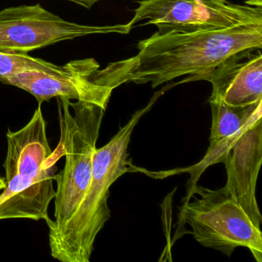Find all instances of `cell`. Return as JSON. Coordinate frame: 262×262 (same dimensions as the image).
Instances as JSON below:
<instances>
[{
  "label": "cell",
  "instance_id": "cell-2",
  "mask_svg": "<svg viewBox=\"0 0 262 262\" xmlns=\"http://www.w3.org/2000/svg\"><path fill=\"white\" fill-rule=\"evenodd\" d=\"M161 93H156L146 106L136 111L106 145L96 148L88 190L59 238L50 245L53 258L62 262L90 261L96 237L111 217L108 205L110 187L133 168L128 148L133 130Z\"/></svg>",
  "mask_w": 262,
  "mask_h": 262
},
{
  "label": "cell",
  "instance_id": "cell-14",
  "mask_svg": "<svg viewBox=\"0 0 262 262\" xmlns=\"http://www.w3.org/2000/svg\"><path fill=\"white\" fill-rule=\"evenodd\" d=\"M245 4L251 7H262V0H247Z\"/></svg>",
  "mask_w": 262,
  "mask_h": 262
},
{
  "label": "cell",
  "instance_id": "cell-13",
  "mask_svg": "<svg viewBox=\"0 0 262 262\" xmlns=\"http://www.w3.org/2000/svg\"><path fill=\"white\" fill-rule=\"evenodd\" d=\"M66 1L74 3V4H78V5L81 6V7H84V8L90 10L96 3L102 1V0H66Z\"/></svg>",
  "mask_w": 262,
  "mask_h": 262
},
{
  "label": "cell",
  "instance_id": "cell-10",
  "mask_svg": "<svg viewBox=\"0 0 262 262\" xmlns=\"http://www.w3.org/2000/svg\"><path fill=\"white\" fill-rule=\"evenodd\" d=\"M7 139V152L4 163L5 180L13 176L39 174L56 168L58 161L64 156L59 142L54 151L50 148L47 122L39 105L24 128L16 132L9 128Z\"/></svg>",
  "mask_w": 262,
  "mask_h": 262
},
{
  "label": "cell",
  "instance_id": "cell-11",
  "mask_svg": "<svg viewBox=\"0 0 262 262\" xmlns=\"http://www.w3.org/2000/svg\"><path fill=\"white\" fill-rule=\"evenodd\" d=\"M211 110L210 146L229 139L248 122L262 116V99L247 105H228L220 100H208Z\"/></svg>",
  "mask_w": 262,
  "mask_h": 262
},
{
  "label": "cell",
  "instance_id": "cell-7",
  "mask_svg": "<svg viewBox=\"0 0 262 262\" xmlns=\"http://www.w3.org/2000/svg\"><path fill=\"white\" fill-rule=\"evenodd\" d=\"M261 118L257 116L229 139L209 146L197 165L200 174L209 165L225 164L228 176L225 188L258 228L262 217L256 199V186L262 163Z\"/></svg>",
  "mask_w": 262,
  "mask_h": 262
},
{
  "label": "cell",
  "instance_id": "cell-8",
  "mask_svg": "<svg viewBox=\"0 0 262 262\" xmlns=\"http://www.w3.org/2000/svg\"><path fill=\"white\" fill-rule=\"evenodd\" d=\"M62 73L25 70L0 76V81L17 87L34 96L39 105L53 98H66L96 104L106 110L113 90L95 85L92 75L100 68L93 58L70 61Z\"/></svg>",
  "mask_w": 262,
  "mask_h": 262
},
{
  "label": "cell",
  "instance_id": "cell-1",
  "mask_svg": "<svg viewBox=\"0 0 262 262\" xmlns=\"http://www.w3.org/2000/svg\"><path fill=\"white\" fill-rule=\"evenodd\" d=\"M139 53L110 62L90 80L115 90L125 83H151L153 89L182 76L208 71L231 56L261 50L262 24L200 30H159L139 42Z\"/></svg>",
  "mask_w": 262,
  "mask_h": 262
},
{
  "label": "cell",
  "instance_id": "cell-5",
  "mask_svg": "<svg viewBox=\"0 0 262 262\" xmlns=\"http://www.w3.org/2000/svg\"><path fill=\"white\" fill-rule=\"evenodd\" d=\"M127 24L89 26L70 22L40 4L0 10V52L29 53L62 41L90 35L128 34Z\"/></svg>",
  "mask_w": 262,
  "mask_h": 262
},
{
  "label": "cell",
  "instance_id": "cell-15",
  "mask_svg": "<svg viewBox=\"0 0 262 262\" xmlns=\"http://www.w3.org/2000/svg\"><path fill=\"white\" fill-rule=\"evenodd\" d=\"M5 179H4V178L2 177H0V191H1V190L4 189V188H5Z\"/></svg>",
  "mask_w": 262,
  "mask_h": 262
},
{
  "label": "cell",
  "instance_id": "cell-12",
  "mask_svg": "<svg viewBox=\"0 0 262 262\" xmlns=\"http://www.w3.org/2000/svg\"><path fill=\"white\" fill-rule=\"evenodd\" d=\"M66 70L28 53H7L0 52V76H8L25 70H38L49 73H59Z\"/></svg>",
  "mask_w": 262,
  "mask_h": 262
},
{
  "label": "cell",
  "instance_id": "cell-9",
  "mask_svg": "<svg viewBox=\"0 0 262 262\" xmlns=\"http://www.w3.org/2000/svg\"><path fill=\"white\" fill-rule=\"evenodd\" d=\"M257 50L237 53L208 71L189 76L179 83L205 80L212 85L208 100L247 105L262 99V55ZM178 83V84H179Z\"/></svg>",
  "mask_w": 262,
  "mask_h": 262
},
{
  "label": "cell",
  "instance_id": "cell-3",
  "mask_svg": "<svg viewBox=\"0 0 262 262\" xmlns=\"http://www.w3.org/2000/svg\"><path fill=\"white\" fill-rule=\"evenodd\" d=\"M59 143L63 148V169L56 174L54 220L46 219L49 244L54 243L79 208L91 181L93 156L105 110L90 102L57 98Z\"/></svg>",
  "mask_w": 262,
  "mask_h": 262
},
{
  "label": "cell",
  "instance_id": "cell-6",
  "mask_svg": "<svg viewBox=\"0 0 262 262\" xmlns=\"http://www.w3.org/2000/svg\"><path fill=\"white\" fill-rule=\"evenodd\" d=\"M128 23L133 28L155 25L159 30L219 29L262 24V7L237 5L227 0H142Z\"/></svg>",
  "mask_w": 262,
  "mask_h": 262
},
{
  "label": "cell",
  "instance_id": "cell-4",
  "mask_svg": "<svg viewBox=\"0 0 262 262\" xmlns=\"http://www.w3.org/2000/svg\"><path fill=\"white\" fill-rule=\"evenodd\" d=\"M180 208V219L191 226L194 238L205 248L231 256L245 247L262 260V232L225 188L211 190L192 184Z\"/></svg>",
  "mask_w": 262,
  "mask_h": 262
}]
</instances>
